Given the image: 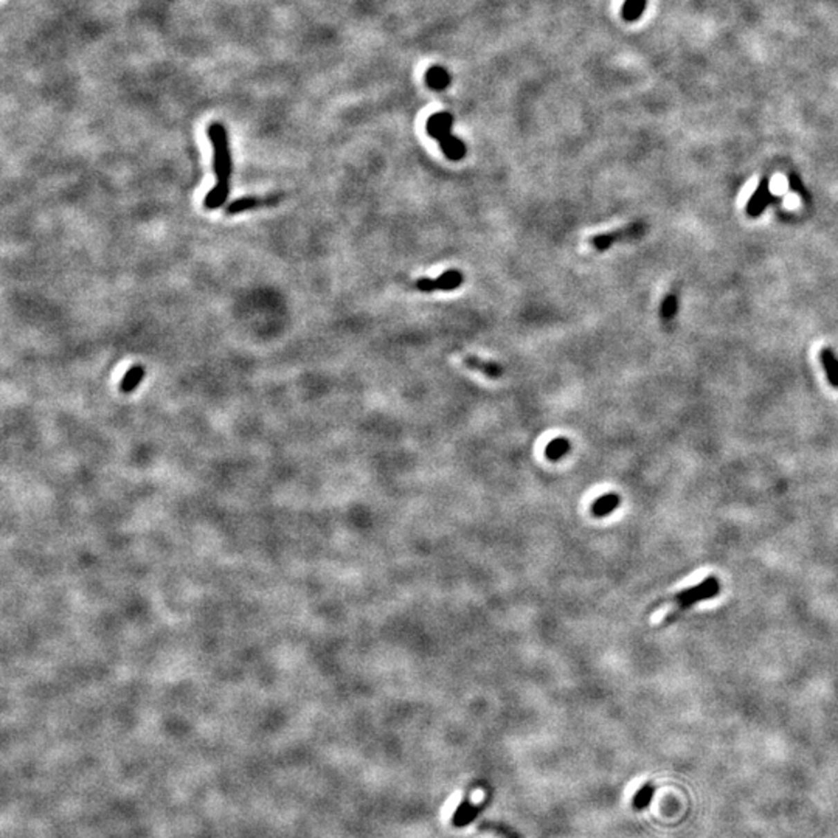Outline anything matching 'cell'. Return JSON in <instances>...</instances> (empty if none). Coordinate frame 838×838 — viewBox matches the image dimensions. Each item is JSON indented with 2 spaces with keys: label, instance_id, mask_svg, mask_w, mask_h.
I'll return each instance as SVG.
<instances>
[{
  "label": "cell",
  "instance_id": "obj_1",
  "mask_svg": "<svg viewBox=\"0 0 838 838\" xmlns=\"http://www.w3.org/2000/svg\"><path fill=\"white\" fill-rule=\"evenodd\" d=\"M207 136L213 146V170L217 182H230L232 176V154H230L228 134L226 126L213 121L207 127Z\"/></svg>",
  "mask_w": 838,
  "mask_h": 838
},
{
  "label": "cell",
  "instance_id": "obj_2",
  "mask_svg": "<svg viewBox=\"0 0 838 838\" xmlns=\"http://www.w3.org/2000/svg\"><path fill=\"white\" fill-rule=\"evenodd\" d=\"M719 592H720V582L718 581V578L709 576V578L703 579L699 585H694L691 588H686V590H683L680 593H677L673 599H669V603L674 605V609L668 613L666 618H664V621L669 623V619L680 615L683 610H688L691 605L700 603V601L716 598L719 594Z\"/></svg>",
  "mask_w": 838,
  "mask_h": 838
},
{
  "label": "cell",
  "instance_id": "obj_3",
  "mask_svg": "<svg viewBox=\"0 0 838 838\" xmlns=\"http://www.w3.org/2000/svg\"><path fill=\"white\" fill-rule=\"evenodd\" d=\"M644 230L646 228H644V224L643 222H635V224H630V226L626 227V228L615 230V232L593 236L590 242H592V246L594 248H596V251L604 252L609 247H612L613 244H617V242L632 241V239H635V238H639V236H643Z\"/></svg>",
  "mask_w": 838,
  "mask_h": 838
},
{
  "label": "cell",
  "instance_id": "obj_4",
  "mask_svg": "<svg viewBox=\"0 0 838 838\" xmlns=\"http://www.w3.org/2000/svg\"><path fill=\"white\" fill-rule=\"evenodd\" d=\"M463 273L459 271H447L438 278H421L417 281V289L421 292L453 291L463 284Z\"/></svg>",
  "mask_w": 838,
  "mask_h": 838
},
{
  "label": "cell",
  "instance_id": "obj_5",
  "mask_svg": "<svg viewBox=\"0 0 838 838\" xmlns=\"http://www.w3.org/2000/svg\"><path fill=\"white\" fill-rule=\"evenodd\" d=\"M773 199V194L770 191V182L769 179H763V181L759 182L758 188L754 190V193L752 194L750 201L747 203V215L750 217H758L764 213V210L770 206V202Z\"/></svg>",
  "mask_w": 838,
  "mask_h": 838
},
{
  "label": "cell",
  "instance_id": "obj_6",
  "mask_svg": "<svg viewBox=\"0 0 838 838\" xmlns=\"http://www.w3.org/2000/svg\"><path fill=\"white\" fill-rule=\"evenodd\" d=\"M452 126H453V115L449 112H438V113H433L432 117L427 120L426 131L432 138L441 142L444 137L450 136Z\"/></svg>",
  "mask_w": 838,
  "mask_h": 838
},
{
  "label": "cell",
  "instance_id": "obj_7",
  "mask_svg": "<svg viewBox=\"0 0 838 838\" xmlns=\"http://www.w3.org/2000/svg\"><path fill=\"white\" fill-rule=\"evenodd\" d=\"M482 809H483L482 805L473 804L471 799H468V798L463 799V801L459 803V805L457 808L455 814H453V817H452L453 826L455 828L468 826V824H471L480 815Z\"/></svg>",
  "mask_w": 838,
  "mask_h": 838
},
{
  "label": "cell",
  "instance_id": "obj_8",
  "mask_svg": "<svg viewBox=\"0 0 838 838\" xmlns=\"http://www.w3.org/2000/svg\"><path fill=\"white\" fill-rule=\"evenodd\" d=\"M463 363L468 368L477 370V371H480V373H483L484 376L491 377V379H498V377L503 376V367L498 365L497 362L483 361L477 356H466L463 359Z\"/></svg>",
  "mask_w": 838,
  "mask_h": 838
},
{
  "label": "cell",
  "instance_id": "obj_9",
  "mask_svg": "<svg viewBox=\"0 0 838 838\" xmlns=\"http://www.w3.org/2000/svg\"><path fill=\"white\" fill-rule=\"evenodd\" d=\"M230 194V183L228 182H216V185L213 188H211L206 199H203V207L207 210H217L221 208L224 203L227 202Z\"/></svg>",
  "mask_w": 838,
  "mask_h": 838
},
{
  "label": "cell",
  "instance_id": "obj_10",
  "mask_svg": "<svg viewBox=\"0 0 838 838\" xmlns=\"http://www.w3.org/2000/svg\"><path fill=\"white\" fill-rule=\"evenodd\" d=\"M426 84L432 89V91H446L447 87L450 86V75L444 67L441 66H432L430 69L426 72Z\"/></svg>",
  "mask_w": 838,
  "mask_h": 838
},
{
  "label": "cell",
  "instance_id": "obj_11",
  "mask_svg": "<svg viewBox=\"0 0 838 838\" xmlns=\"http://www.w3.org/2000/svg\"><path fill=\"white\" fill-rule=\"evenodd\" d=\"M441 149H443L444 156L452 160V162H458V160H462L466 157V152H468V148H466V145L463 140H459L455 136H447L439 142Z\"/></svg>",
  "mask_w": 838,
  "mask_h": 838
},
{
  "label": "cell",
  "instance_id": "obj_12",
  "mask_svg": "<svg viewBox=\"0 0 838 838\" xmlns=\"http://www.w3.org/2000/svg\"><path fill=\"white\" fill-rule=\"evenodd\" d=\"M277 202V199H273V197H267V199H259V197H241V199H236L235 202H232L227 208L228 215H239L244 213V211L258 208L261 206H272V203Z\"/></svg>",
  "mask_w": 838,
  "mask_h": 838
},
{
  "label": "cell",
  "instance_id": "obj_13",
  "mask_svg": "<svg viewBox=\"0 0 838 838\" xmlns=\"http://www.w3.org/2000/svg\"><path fill=\"white\" fill-rule=\"evenodd\" d=\"M820 361L824 371H826L829 383L834 388H838V357L832 349L823 348L820 353Z\"/></svg>",
  "mask_w": 838,
  "mask_h": 838
},
{
  "label": "cell",
  "instance_id": "obj_14",
  "mask_svg": "<svg viewBox=\"0 0 838 838\" xmlns=\"http://www.w3.org/2000/svg\"><path fill=\"white\" fill-rule=\"evenodd\" d=\"M619 497L617 494H604L592 504V514L596 517H605L612 514L618 508Z\"/></svg>",
  "mask_w": 838,
  "mask_h": 838
},
{
  "label": "cell",
  "instance_id": "obj_15",
  "mask_svg": "<svg viewBox=\"0 0 838 838\" xmlns=\"http://www.w3.org/2000/svg\"><path fill=\"white\" fill-rule=\"evenodd\" d=\"M145 377V368L142 365H136L132 367L127 373L125 374L123 379L120 382V390L123 393H132L134 390H136L140 383H142Z\"/></svg>",
  "mask_w": 838,
  "mask_h": 838
},
{
  "label": "cell",
  "instance_id": "obj_16",
  "mask_svg": "<svg viewBox=\"0 0 838 838\" xmlns=\"http://www.w3.org/2000/svg\"><path fill=\"white\" fill-rule=\"evenodd\" d=\"M648 6V0H624L621 17L626 22H637Z\"/></svg>",
  "mask_w": 838,
  "mask_h": 838
},
{
  "label": "cell",
  "instance_id": "obj_17",
  "mask_svg": "<svg viewBox=\"0 0 838 838\" xmlns=\"http://www.w3.org/2000/svg\"><path fill=\"white\" fill-rule=\"evenodd\" d=\"M568 450H570V443H568L565 438H556L547 446L545 455L548 459H552V462H558V459L567 455Z\"/></svg>",
  "mask_w": 838,
  "mask_h": 838
},
{
  "label": "cell",
  "instance_id": "obj_18",
  "mask_svg": "<svg viewBox=\"0 0 838 838\" xmlns=\"http://www.w3.org/2000/svg\"><path fill=\"white\" fill-rule=\"evenodd\" d=\"M480 829L484 830V832H492L502 838H520V835L516 832L513 828L507 826V824L503 823H495V821H483L480 824Z\"/></svg>",
  "mask_w": 838,
  "mask_h": 838
},
{
  "label": "cell",
  "instance_id": "obj_19",
  "mask_svg": "<svg viewBox=\"0 0 838 838\" xmlns=\"http://www.w3.org/2000/svg\"><path fill=\"white\" fill-rule=\"evenodd\" d=\"M652 798H654V787H652L650 784L643 785L641 789H639L637 792V795L633 796V801H632L633 808L638 809V810L646 809L650 804Z\"/></svg>",
  "mask_w": 838,
  "mask_h": 838
},
{
  "label": "cell",
  "instance_id": "obj_20",
  "mask_svg": "<svg viewBox=\"0 0 838 838\" xmlns=\"http://www.w3.org/2000/svg\"><path fill=\"white\" fill-rule=\"evenodd\" d=\"M677 309H679V300H677V297L673 295V293H669V295H666V298L663 300L660 314L664 320H673L677 314Z\"/></svg>",
  "mask_w": 838,
  "mask_h": 838
},
{
  "label": "cell",
  "instance_id": "obj_21",
  "mask_svg": "<svg viewBox=\"0 0 838 838\" xmlns=\"http://www.w3.org/2000/svg\"><path fill=\"white\" fill-rule=\"evenodd\" d=\"M789 183L793 191H796V193H803V183H801V181H799V177L796 174L789 176Z\"/></svg>",
  "mask_w": 838,
  "mask_h": 838
}]
</instances>
